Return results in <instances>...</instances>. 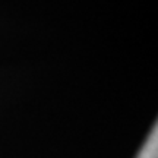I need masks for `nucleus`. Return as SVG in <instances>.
Masks as SVG:
<instances>
[{"label":"nucleus","mask_w":158,"mask_h":158,"mask_svg":"<svg viewBox=\"0 0 158 158\" xmlns=\"http://www.w3.org/2000/svg\"><path fill=\"white\" fill-rule=\"evenodd\" d=\"M136 158H158V129L157 124H154L151 133L145 141L143 147L138 152Z\"/></svg>","instance_id":"obj_1"}]
</instances>
